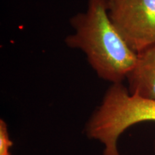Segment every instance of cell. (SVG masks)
<instances>
[{
  "mask_svg": "<svg viewBox=\"0 0 155 155\" xmlns=\"http://www.w3.org/2000/svg\"><path fill=\"white\" fill-rule=\"evenodd\" d=\"M108 0H88L86 11L71 17L73 32L65 38L68 47L78 49L103 80L122 83L137 58L112 22Z\"/></svg>",
  "mask_w": 155,
  "mask_h": 155,
  "instance_id": "6da1fadb",
  "label": "cell"
},
{
  "mask_svg": "<svg viewBox=\"0 0 155 155\" xmlns=\"http://www.w3.org/2000/svg\"><path fill=\"white\" fill-rule=\"evenodd\" d=\"M144 121H155V99L131 94L122 83H114L87 122L85 131L89 139L102 143L103 155H121L117 147L120 136Z\"/></svg>",
  "mask_w": 155,
  "mask_h": 155,
  "instance_id": "7a4b0ae2",
  "label": "cell"
},
{
  "mask_svg": "<svg viewBox=\"0 0 155 155\" xmlns=\"http://www.w3.org/2000/svg\"><path fill=\"white\" fill-rule=\"evenodd\" d=\"M108 14L135 53L155 45V0H108Z\"/></svg>",
  "mask_w": 155,
  "mask_h": 155,
  "instance_id": "3957f363",
  "label": "cell"
},
{
  "mask_svg": "<svg viewBox=\"0 0 155 155\" xmlns=\"http://www.w3.org/2000/svg\"><path fill=\"white\" fill-rule=\"evenodd\" d=\"M127 80L130 94L155 99V45L137 53V61Z\"/></svg>",
  "mask_w": 155,
  "mask_h": 155,
  "instance_id": "277c9868",
  "label": "cell"
},
{
  "mask_svg": "<svg viewBox=\"0 0 155 155\" xmlns=\"http://www.w3.org/2000/svg\"><path fill=\"white\" fill-rule=\"evenodd\" d=\"M13 143L10 140L8 129L5 121L0 120V155H8Z\"/></svg>",
  "mask_w": 155,
  "mask_h": 155,
  "instance_id": "5b68a950",
  "label": "cell"
},
{
  "mask_svg": "<svg viewBox=\"0 0 155 155\" xmlns=\"http://www.w3.org/2000/svg\"><path fill=\"white\" fill-rule=\"evenodd\" d=\"M8 155H10V154H8Z\"/></svg>",
  "mask_w": 155,
  "mask_h": 155,
  "instance_id": "8992f818",
  "label": "cell"
}]
</instances>
